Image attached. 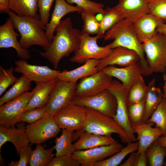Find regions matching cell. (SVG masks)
I'll list each match as a JSON object with an SVG mask.
<instances>
[{"label": "cell", "mask_w": 166, "mask_h": 166, "mask_svg": "<svg viewBox=\"0 0 166 166\" xmlns=\"http://www.w3.org/2000/svg\"><path fill=\"white\" fill-rule=\"evenodd\" d=\"M113 81L112 77L102 70L81 79L77 84L75 96H93L107 89Z\"/></svg>", "instance_id": "5bb4252c"}, {"label": "cell", "mask_w": 166, "mask_h": 166, "mask_svg": "<svg viewBox=\"0 0 166 166\" xmlns=\"http://www.w3.org/2000/svg\"><path fill=\"white\" fill-rule=\"evenodd\" d=\"M55 0H38V7L40 21L45 27L48 23L50 11L53 2Z\"/></svg>", "instance_id": "7bdbcfd3"}, {"label": "cell", "mask_w": 166, "mask_h": 166, "mask_svg": "<svg viewBox=\"0 0 166 166\" xmlns=\"http://www.w3.org/2000/svg\"><path fill=\"white\" fill-rule=\"evenodd\" d=\"M97 37H91L87 34H81L79 48L70 58V61L82 64L92 59L101 60L109 56L112 50L111 43L104 46H100L97 43Z\"/></svg>", "instance_id": "52a82bcc"}, {"label": "cell", "mask_w": 166, "mask_h": 166, "mask_svg": "<svg viewBox=\"0 0 166 166\" xmlns=\"http://www.w3.org/2000/svg\"><path fill=\"white\" fill-rule=\"evenodd\" d=\"M149 13L166 22V0H149Z\"/></svg>", "instance_id": "60d3db41"}, {"label": "cell", "mask_w": 166, "mask_h": 166, "mask_svg": "<svg viewBox=\"0 0 166 166\" xmlns=\"http://www.w3.org/2000/svg\"><path fill=\"white\" fill-rule=\"evenodd\" d=\"M164 21L150 13H147L133 23V26L137 38L142 43L153 38L158 33V25Z\"/></svg>", "instance_id": "ffe728a7"}, {"label": "cell", "mask_w": 166, "mask_h": 166, "mask_svg": "<svg viewBox=\"0 0 166 166\" xmlns=\"http://www.w3.org/2000/svg\"><path fill=\"white\" fill-rule=\"evenodd\" d=\"M136 152H134L130 154L127 160L123 163L120 164V166H134L135 158Z\"/></svg>", "instance_id": "7dc6e473"}, {"label": "cell", "mask_w": 166, "mask_h": 166, "mask_svg": "<svg viewBox=\"0 0 166 166\" xmlns=\"http://www.w3.org/2000/svg\"><path fill=\"white\" fill-rule=\"evenodd\" d=\"M142 45L148 64L152 73H165L166 70V38L158 33Z\"/></svg>", "instance_id": "5b68a950"}, {"label": "cell", "mask_w": 166, "mask_h": 166, "mask_svg": "<svg viewBox=\"0 0 166 166\" xmlns=\"http://www.w3.org/2000/svg\"><path fill=\"white\" fill-rule=\"evenodd\" d=\"M10 9L21 17H37L38 0H9Z\"/></svg>", "instance_id": "f1b7e54d"}, {"label": "cell", "mask_w": 166, "mask_h": 166, "mask_svg": "<svg viewBox=\"0 0 166 166\" xmlns=\"http://www.w3.org/2000/svg\"><path fill=\"white\" fill-rule=\"evenodd\" d=\"M154 124L146 122L136 126H132L134 133L137 135L139 147L138 153L146 152L148 147L162 135V132L159 128L152 126Z\"/></svg>", "instance_id": "44dd1931"}, {"label": "cell", "mask_w": 166, "mask_h": 166, "mask_svg": "<svg viewBox=\"0 0 166 166\" xmlns=\"http://www.w3.org/2000/svg\"><path fill=\"white\" fill-rule=\"evenodd\" d=\"M139 61V57L135 52L124 47H117L113 49L107 57L99 60L97 67L99 71L109 66L116 65L124 67Z\"/></svg>", "instance_id": "e0dca14e"}, {"label": "cell", "mask_w": 166, "mask_h": 166, "mask_svg": "<svg viewBox=\"0 0 166 166\" xmlns=\"http://www.w3.org/2000/svg\"><path fill=\"white\" fill-rule=\"evenodd\" d=\"M163 78L164 80V84L163 86V97L166 99V75L164 73Z\"/></svg>", "instance_id": "816d5d0a"}, {"label": "cell", "mask_w": 166, "mask_h": 166, "mask_svg": "<svg viewBox=\"0 0 166 166\" xmlns=\"http://www.w3.org/2000/svg\"><path fill=\"white\" fill-rule=\"evenodd\" d=\"M139 142H130L121 150L109 158L95 163L93 166H117L128 154L138 149Z\"/></svg>", "instance_id": "1f68e13d"}, {"label": "cell", "mask_w": 166, "mask_h": 166, "mask_svg": "<svg viewBox=\"0 0 166 166\" xmlns=\"http://www.w3.org/2000/svg\"><path fill=\"white\" fill-rule=\"evenodd\" d=\"M77 84L57 79L45 107L46 113L53 116L59 110L70 103L75 96Z\"/></svg>", "instance_id": "30bf717a"}, {"label": "cell", "mask_w": 166, "mask_h": 166, "mask_svg": "<svg viewBox=\"0 0 166 166\" xmlns=\"http://www.w3.org/2000/svg\"><path fill=\"white\" fill-rule=\"evenodd\" d=\"M83 24L81 30V34L97 35L98 33L100 22L95 14L82 10L81 13Z\"/></svg>", "instance_id": "8d00e7d4"}, {"label": "cell", "mask_w": 166, "mask_h": 166, "mask_svg": "<svg viewBox=\"0 0 166 166\" xmlns=\"http://www.w3.org/2000/svg\"><path fill=\"white\" fill-rule=\"evenodd\" d=\"M22 122L18 123L17 127L7 128L0 125V149L6 142L9 141L14 145L18 155L21 150L29 144L30 141Z\"/></svg>", "instance_id": "d6986e66"}, {"label": "cell", "mask_w": 166, "mask_h": 166, "mask_svg": "<svg viewBox=\"0 0 166 166\" xmlns=\"http://www.w3.org/2000/svg\"><path fill=\"white\" fill-rule=\"evenodd\" d=\"M55 32L56 34L49 45L44 49V51L40 52V54L56 69L63 58L69 56L79 48L81 33V31L73 27L69 17L61 21Z\"/></svg>", "instance_id": "6da1fadb"}, {"label": "cell", "mask_w": 166, "mask_h": 166, "mask_svg": "<svg viewBox=\"0 0 166 166\" xmlns=\"http://www.w3.org/2000/svg\"><path fill=\"white\" fill-rule=\"evenodd\" d=\"M103 38L105 41L114 40L111 43L112 49L121 46L135 52L140 58L139 64L143 75L148 76L152 73L145 58L142 44L137 38L133 23L125 18L122 19L106 32Z\"/></svg>", "instance_id": "7a4b0ae2"}, {"label": "cell", "mask_w": 166, "mask_h": 166, "mask_svg": "<svg viewBox=\"0 0 166 166\" xmlns=\"http://www.w3.org/2000/svg\"><path fill=\"white\" fill-rule=\"evenodd\" d=\"M86 108V118L83 129L89 132L102 135L118 134L124 143L132 142L121 126L112 117L95 110Z\"/></svg>", "instance_id": "277c9868"}, {"label": "cell", "mask_w": 166, "mask_h": 166, "mask_svg": "<svg viewBox=\"0 0 166 166\" xmlns=\"http://www.w3.org/2000/svg\"><path fill=\"white\" fill-rule=\"evenodd\" d=\"M123 146L117 141L108 145L84 150H76L70 157L81 166H93L94 163L105 159L121 150Z\"/></svg>", "instance_id": "4fadbf2b"}, {"label": "cell", "mask_w": 166, "mask_h": 166, "mask_svg": "<svg viewBox=\"0 0 166 166\" xmlns=\"http://www.w3.org/2000/svg\"><path fill=\"white\" fill-rule=\"evenodd\" d=\"M70 4L75 3L83 10L94 14H103L104 12V5L90 0H65Z\"/></svg>", "instance_id": "f35d334b"}, {"label": "cell", "mask_w": 166, "mask_h": 166, "mask_svg": "<svg viewBox=\"0 0 166 166\" xmlns=\"http://www.w3.org/2000/svg\"><path fill=\"white\" fill-rule=\"evenodd\" d=\"M155 79H153L148 85V91L145 98L143 123L147 122L163 97L160 89L155 86Z\"/></svg>", "instance_id": "4316f807"}, {"label": "cell", "mask_w": 166, "mask_h": 166, "mask_svg": "<svg viewBox=\"0 0 166 166\" xmlns=\"http://www.w3.org/2000/svg\"><path fill=\"white\" fill-rule=\"evenodd\" d=\"M102 70L112 77L118 79L128 91L143 75L138 62L121 68L110 65L105 67Z\"/></svg>", "instance_id": "ac0fdd59"}, {"label": "cell", "mask_w": 166, "mask_h": 166, "mask_svg": "<svg viewBox=\"0 0 166 166\" xmlns=\"http://www.w3.org/2000/svg\"><path fill=\"white\" fill-rule=\"evenodd\" d=\"M164 165L166 166V155L165 157V160L164 161Z\"/></svg>", "instance_id": "f5cc1de1"}, {"label": "cell", "mask_w": 166, "mask_h": 166, "mask_svg": "<svg viewBox=\"0 0 166 166\" xmlns=\"http://www.w3.org/2000/svg\"><path fill=\"white\" fill-rule=\"evenodd\" d=\"M60 128L77 131L82 130L86 118V108L70 103L53 115Z\"/></svg>", "instance_id": "9c48e42d"}, {"label": "cell", "mask_w": 166, "mask_h": 166, "mask_svg": "<svg viewBox=\"0 0 166 166\" xmlns=\"http://www.w3.org/2000/svg\"><path fill=\"white\" fill-rule=\"evenodd\" d=\"M156 141L159 145L166 147V136H160Z\"/></svg>", "instance_id": "f907efd6"}, {"label": "cell", "mask_w": 166, "mask_h": 166, "mask_svg": "<svg viewBox=\"0 0 166 166\" xmlns=\"http://www.w3.org/2000/svg\"><path fill=\"white\" fill-rule=\"evenodd\" d=\"M149 0H119L115 7L124 18L134 23L145 14L149 13Z\"/></svg>", "instance_id": "7402d4cb"}, {"label": "cell", "mask_w": 166, "mask_h": 166, "mask_svg": "<svg viewBox=\"0 0 166 166\" xmlns=\"http://www.w3.org/2000/svg\"><path fill=\"white\" fill-rule=\"evenodd\" d=\"M57 80V78H56L47 82L36 84L33 89V94L24 112L37 108L45 107Z\"/></svg>", "instance_id": "484cf974"}, {"label": "cell", "mask_w": 166, "mask_h": 166, "mask_svg": "<svg viewBox=\"0 0 166 166\" xmlns=\"http://www.w3.org/2000/svg\"><path fill=\"white\" fill-rule=\"evenodd\" d=\"M54 149L53 147L45 149L41 144H36L35 149L32 150L29 164L30 166H46L55 155L53 154Z\"/></svg>", "instance_id": "d6a6232c"}, {"label": "cell", "mask_w": 166, "mask_h": 166, "mask_svg": "<svg viewBox=\"0 0 166 166\" xmlns=\"http://www.w3.org/2000/svg\"><path fill=\"white\" fill-rule=\"evenodd\" d=\"M32 150L31 147L29 144L20 151L19 155V160L8 163V166H26L29 163Z\"/></svg>", "instance_id": "f6af8a7d"}, {"label": "cell", "mask_w": 166, "mask_h": 166, "mask_svg": "<svg viewBox=\"0 0 166 166\" xmlns=\"http://www.w3.org/2000/svg\"><path fill=\"white\" fill-rule=\"evenodd\" d=\"M124 18L123 13L115 6L107 7L100 21L99 32L96 35L98 39L103 38L106 32Z\"/></svg>", "instance_id": "83f0119b"}, {"label": "cell", "mask_w": 166, "mask_h": 166, "mask_svg": "<svg viewBox=\"0 0 166 166\" xmlns=\"http://www.w3.org/2000/svg\"><path fill=\"white\" fill-rule=\"evenodd\" d=\"M146 122L153 123L160 128L163 136H166V99L163 97L157 108Z\"/></svg>", "instance_id": "d590c367"}, {"label": "cell", "mask_w": 166, "mask_h": 166, "mask_svg": "<svg viewBox=\"0 0 166 166\" xmlns=\"http://www.w3.org/2000/svg\"><path fill=\"white\" fill-rule=\"evenodd\" d=\"M148 89V86L146 85L142 76L128 91V106L139 102L145 99Z\"/></svg>", "instance_id": "e575fe53"}, {"label": "cell", "mask_w": 166, "mask_h": 166, "mask_svg": "<svg viewBox=\"0 0 166 166\" xmlns=\"http://www.w3.org/2000/svg\"><path fill=\"white\" fill-rule=\"evenodd\" d=\"M146 152L149 166H162L164 165L166 155V147L159 145L156 141L148 147Z\"/></svg>", "instance_id": "836d02e7"}, {"label": "cell", "mask_w": 166, "mask_h": 166, "mask_svg": "<svg viewBox=\"0 0 166 166\" xmlns=\"http://www.w3.org/2000/svg\"><path fill=\"white\" fill-rule=\"evenodd\" d=\"M53 11L51 19L46 26V35L51 42L54 36L55 30L61 18L65 15L71 12L81 13L82 10L77 6H74L68 3L65 0H55Z\"/></svg>", "instance_id": "603a6c76"}, {"label": "cell", "mask_w": 166, "mask_h": 166, "mask_svg": "<svg viewBox=\"0 0 166 166\" xmlns=\"http://www.w3.org/2000/svg\"><path fill=\"white\" fill-rule=\"evenodd\" d=\"M156 31L164 35L166 38V23L161 22L158 26Z\"/></svg>", "instance_id": "681fc988"}, {"label": "cell", "mask_w": 166, "mask_h": 166, "mask_svg": "<svg viewBox=\"0 0 166 166\" xmlns=\"http://www.w3.org/2000/svg\"><path fill=\"white\" fill-rule=\"evenodd\" d=\"M80 164L70 156L63 155L56 156L46 166H79Z\"/></svg>", "instance_id": "ee69618b"}, {"label": "cell", "mask_w": 166, "mask_h": 166, "mask_svg": "<svg viewBox=\"0 0 166 166\" xmlns=\"http://www.w3.org/2000/svg\"><path fill=\"white\" fill-rule=\"evenodd\" d=\"M14 27L9 18L0 26V48H13L18 56L21 59L27 60L30 57L29 50L22 47L17 40L19 34L14 30Z\"/></svg>", "instance_id": "2e32d148"}, {"label": "cell", "mask_w": 166, "mask_h": 166, "mask_svg": "<svg viewBox=\"0 0 166 166\" xmlns=\"http://www.w3.org/2000/svg\"><path fill=\"white\" fill-rule=\"evenodd\" d=\"M31 82L26 77L22 75L12 86L0 98V106L28 92L31 89Z\"/></svg>", "instance_id": "4dcf8cb0"}, {"label": "cell", "mask_w": 166, "mask_h": 166, "mask_svg": "<svg viewBox=\"0 0 166 166\" xmlns=\"http://www.w3.org/2000/svg\"><path fill=\"white\" fill-rule=\"evenodd\" d=\"M136 152L134 166H147L148 161L146 151L140 153Z\"/></svg>", "instance_id": "bcb514c9"}, {"label": "cell", "mask_w": 166, "mask_h": 166, "mask_svg": "<svg viewBox=\"0 0 166 166\" xmlns=\"http://www.w3.org/2000/svg\"><path fill=\"white\" fill-rule=\"evenodd\" d=\"M73 131L63 129L61 136L55 140V145L53 147L56 151V156L63 155L70 156L76 150L72 144Z\"/></svg>", "instance_id": "f546056e"}, {"label": "cell", "mask_w": 166, "mask_h": 166, "mask_svg": "<svg viewBox=\"0 0 166 166\" xmlns=\"http://www.w3.org/2000/svg\"><path fill=\"white\" fill-rule=\"evenodd\" d=\"M16 65L14 72L20 73L30 81L36 84L45 82L57 78L61 72L53 69L48 66L38 65L28 63L26 60L21 59L15 61Z\"/></svg>", "instance_id": "9a60e30c"}, {"label": "cell", "mask_w": 166, "mask_h": 166, "mask_svg": "<svg viewBox=\"0 0 166 166\" xmlns=\"http://www.w3.org/2000/svg\"><path fill=\"white\" fill-rule=\"evenodd\" d=\"M7 14L13 23L15 28L19 32L20 45L27 49L33 45H38L43 49L48 47L50 42L45 32V27L41 22L40 15L37 17H21L10 10Z\"/></svg>", "instance_id": "3957f363"}, {"label": "cell", "mask_w": 166, "mask_h": 166, "mask_svg": "<svg viewBox=\"0 0 166 166\" xmlns=\"http://www.w3.org/2000/svg\"><path fill=\"white\" fill-rule=\"evenodd\" d=\"M70 103L97 111L112 118L116 113V99L107 89L90 96L75 97Z\"/></svg>", "instance_id": "8fae6325"}, {"label": "cell", "mask_w": 166, "mask_h": 166, "mask_svg": "<svg viewBox=\"0 0 166 166\" xmlns=\"http://www.w3.org/2000/svg\"><path fill=\"white\" fill-rule=\"evenodd\" d=\"M145 99L138 103L128 106V115L132 126L143 123Z\"/></svg>", "instance_id": "74e56055"}, {"label": "cell", "mask_w": 166, "mask_h": 166, "mask_svg": "<svg viewBox=\"0 0 166 166\" xmlns=\"http://www.w3.org/2000/svg\"><path fill=\"white\" fill-rule=\"evenodd\" d=\"M31 144H41L56 137L60 131L53 116L46 113L37 121L25 126Z\"/></svg>", "instance_id": "ba28073f"}, {"label": "cell", "mask_w": 166, "mask_h": 166, "mask_svg": "<svg viewBox=\"0 0 166 166\" xmlns=\"http://www.w3.org/2000/svg\"><path fill=\"white\" fill-rule=\"evenodd\" d=\"M34 93L33 90L0 106V124L7 128L15 126Z\"/></svg>", "instance_id": "7c38bea8"}, {"label": "cell", "mask_w": 166, "mask_h": 166, "mask_svg": "<svg viewBox=\"0 0 166 166\" xmlns=\"http://www.w3.org/2000/svg\"><path fill=\"white\" fill-rule=\"evenodd\" d=\"M78 139L73 145L76 150L88 149L97 147L108 145L116 140L110 135H102L84 130L77 131Z\"/></svg>", "instance_id": "cb8c5ba5"}, {"label": "cell", "mask_w": 166, "mask_h": 166, "mask_svg": "<svg viewBox=\"0 0 166 166\" xmlns=\"http://www.w3.org/2000/svg\"><path fill=\"white\" fill-rule=\"evenodd\" d=\"M10 10L9 0H0V12L7 13Z\"/></svg>", "instance_id": "c3c4849f"}, {"label": "cell", "mask_w": 166, "mask_h": 166, "mask_svg": "<svg viewBox=\"0 0 166 166\" xmlns=\"http://www.w3.org/2000/svg\"><path fill=\"white\" fill-rule=\"evenodd\" d=\"M107 89L116 97L117 103L116 115L113 118L128 135L132 142L137 140L130 123L128 115V91L121 83L113 80Z\"/></svg>", "instance_id": "8992f818"}, {"label": "cell", "mask_w": 166, "mask_h": 166, "mask_svg": "<svg viewBox=\"0 0 166 166\" xmlns=\"http://www.w3.org/2000/svg\"><path fill=\"white\" fill-rule=\"evenodd\" d=\"M99 60L95 59L87 61L82 66L71 70H65L60 72L57 78L59 80L76 83L79 79H81L98 72L97 66Z\"/></svg>", "instance_id": "d4e9b609"}, {"label": "cell", "mask_w": 166, "mask_h": 166, "mask_svg": "<svg viewBox=\"0 0 166 166\" xmlns=\"http://www.w3.org/2000/svg\"><path fill=\"white\" fill-rule=\"evenodd\" d=\"M14 69L11 67L5 69L0 66V96L6 91L10 85L14 84L18 80L14 74Z\"/></svg>", "instance_id": "ab89813d"}, {"label": "cell", "mask_w": 166, "mask_h": 166, "mask_svg": "<svg viewBox=\"0 0 166 166\" xmlns=\"http://www.w3.org/2000/svg\"><path fill=\"white\" fill-rule=\"evenodd\" d=\"M45 114V107L34 109L24 112L21 116L19 122L31 124L41 118Z\"/></svg>", "instance_id": "b9f144b4"}]
</instances>
